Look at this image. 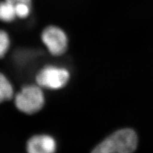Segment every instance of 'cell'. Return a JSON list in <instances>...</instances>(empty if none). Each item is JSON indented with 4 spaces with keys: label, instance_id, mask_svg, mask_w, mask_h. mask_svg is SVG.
<instances>
[{
    "label": "cell",
    "instance_id": "cell-1",
    "mask_svg": "<svg viewBox=\"0 0 153 153\" xmlns=\"http://www.w3.org/2000/svg\"><path fill=\"white\" fill-rule=\"evenodd\" d=\"M13 98L16 107L20 112L27 115L40 112L45 103L44 89L37 84L23 86Z\"/></svg>",
    "mask_w": 153,
    "mask_h": 153
},
{
    "label": "cell",
    "instance_id": "cell-2",
    "mask_svg": "<svg viewBox=\"0 0 153 153\" xmlns=\"http://www.w3.org/2000/svg\"><path fill=\"white\" fill-rule=\"evenodd\" d=\"M70 79L68 70L63 66L47 65L38 71L35 76L36 84L44 89L59 90L66 85Z\"/></svg>",
    "mask_w": 153,
    "mask_h": 153
},
{
    "label": "cell",
    "instance_id": "cell-3",
    "mask_svg": "<svg viewBox=\"0 0 153 153\" xmlns=\"http://www.w3.org/2000/svg\"><path fill=\"white\" fill-rule=\"evenodd\" d=\"M102 143L111 153H133L137 147L138 138L131 129H121L109 135Z\"/></svg>",
    "mask_w": 153,
    "mask_h": 153
},
{
    "label": "cell",
    "instance_id": "cell-4",
    "mask_svg": "<svg viewBox=\"0 0 153 153\" xmlns=\"http://www.w3.org/2000/svg\"><path fill=\"white\" fill-rule=\"evenodd\" d=\"M41 39L49 53L54 56L65 54L68 48V37L65 32L56 26H49L43 30Z\"/></svg>",
    "mask_w": 153,
    "mask_h": 153
},
{
    "label": "cell",
    "instance_id": "cell-5",
    "mask_svg": "<svg viewBox=\"0 0 153 153\" xmlns=\"http://www.w3.org/2000/svg\"><path fill=\"white\" fill-rule=\"evenodd\" d=\"M57 142L49 134H36L29 138L26 149L27 153H56Z\"/></svg>",
    "mask_w": 153,
    "mask_h": 153
},
{
    "label": "cell",
    "instance_id": "cell-6",
    "mask_svg": "<svg viewBox=\"0 0 153 153\" xmlns=\"http://www.w3.org/2000/svg\"><path fill=\"white\" fill-rule=\"evenodd\" d=\"M14 95L13 85L7 76L0 71V103L12 100Z\"/></svg>",
    "mask_w": 153,
    "mask_h": 153
},
{
    "label": "cell",
    "instance_id": "cell-7",
    "mask_svg": "<svg viewBox=\"0 0 153 153\" xmlns=\"http://www.w3.org/2000/svg\"><path fill=\"white\" fill-rule=\"evenodd\" d=\"M17 17L15 4L8 0L0 2V21L10 22Z\"/></svg>",
    "mask_w": 153,
    "mask_h": 153
},
{
    "label": "cell",
    "instance_id": "cell-8",
    "mask_svg": "<svg viewBox=\"0 0 153 153\" xmlns=\"http://www.w3.org/2000/svg\"><path fill=\"white\" fill-rule=\"evenodd\" d=\"M10 38L8 33L3 30H0V59L6 56L10 47Z\"/></svg>",
    "mask_w": 153,
    "mask_h": 153
},
{
    "label": "cell",
    "instance_id": "cell-9",
    "mask_svg": "<svg viewBox=\"0 0 153 153\" xmlns=\"http://www.w3.org/2000/svg\"><path fill=\"white\" fill-rule=\"evenodd\" d=\"M15 4L16 16L19 18L25 19L30 16L31 4L25 2H19Z\"/></svg>",
    "mask_w": 153,
    "mask_h": 153
},
{
    "label": "cell",
    "instance_id": "cell-10",
    "mask_svg": "<svg viewBox=\"0 0 153 153\" xmlns=\"http://www.w3.org/2000/svg\"><path fill=\"white\" fill-rule=\"evenodd\" d=\"M91 153H111V152H110L106 148H105V147L102 144V143H100L94 148Z\"/></svg>",
    "mask_w": 153,
    "mask_h": 153
},
{
    "label": "cell",
    "instance_id": "cell-11",
    "mask_svg": "<svg viewBox=\"0 0 153 153\" xmlns=\"http://www.w3.org/2000/svg\"><path fill=\"white\" fill-rule=\"evenodd\" d=\"M8 1L12 2L13 4H16L19 2H25L31 4V0H8Z\"/></svg>",
    "mask_w": 153,
    "mask_h": 153
}]
</instances>
